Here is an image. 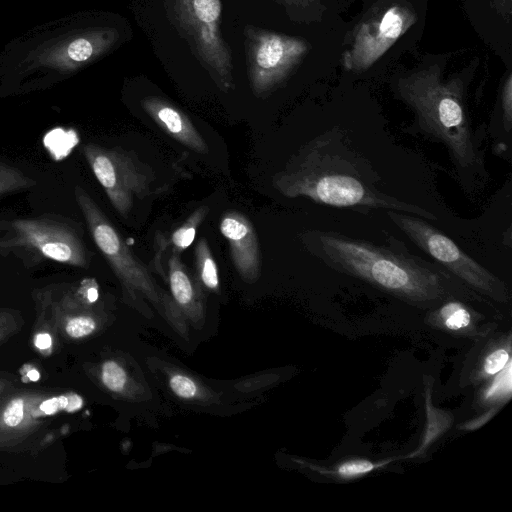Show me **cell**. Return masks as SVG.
<instances>
[{
  "mask_svg": "<svg viewBox=\"0 0 512 512\" xmlns=\"http://www.w3.org/2000/svg\"><path fill=\"white\" fill-rule=\"evenodd\" d=\"M339 145L336 134L309 142L273 177L274 188L288 198L306 197L334 207L381 208L436 219L428 210L380 191L370 166Z\"/></svg>",
  "mask_w": 512,
  "mask_h": 512,
  "instance_id": "cell-1",
  "label": "cell"
},
{
  "mask_svg": "<svg viewBox=\"0 0 512 512\" xmlns=\"http://www.w3.org/2000/svg\"><path fill=\"white\" fill-rule=\"evenodd\" d=\"M302 239L330 267L408 300H437L448 290L446 271L413 256L332 232L310 231Z\"/></svg>",
  "mask_w": 512,
  "mask_h": 512,
  "instance_id": "cell-2",
  "label": "cell"
},
{
  "mask_svg": "<svg viewBox=\"0 0 512 512\" xmlns=\"http://www.w3.org/2000/svg\"><path fill=\"white\" fill-rule=\"evenodd\" d=\"M397 91L415 112L421 131L447 147L460 172L483 171L458 80L443 81L438 66H430L401 77Z\"/></svg>",
  "mask_w": 512,
  "mask_h": 512,
  "instance_id": "cell-3",
  "label": "cell"
},
{
  "mask_svg": "<svg viewBox=\"0 0 512 512\" xmlns=\"http://www.w3.org/2000/svg\"><path fill=\"white\" fill-rule=\"evenodd\" d=\"M0 256L14 257L26 268L48 261L87 269L91 253L81 223L59 214L0 220Z\"/></svg>",
  "mask_w": 512,
  "mask_h": 512,
  "instance_id": "cell-4",
  "label": "cell"
},
{
  "mask_svg": "<svg viewBox=\"0 0 512 512\" xmlns=\"http://www.w3.org/2000/svg\"><path fill=\"white\" fill-rule=\"evenodd\" d=\"M74 197L95 245L120 281L123 291L132 299L146 297L173 318L178 316L179 310L172 298L158 287L148 268L130 249L91 195L82 186L76 185Z\"/></svg>",
  "mask_w": 512,
  "mask_h": 512,
  "instance_id": "cell-5",
  "label": "cell"
},
{
  "mask_svg": "<svg viewBox=\"0 0 512 512\" xmlns=\"http://www.w3.org/2000/svg\"><path fill=\"white\" fill-rule=\"evenodd\" d=\"M172 15L218 88L233 89L231 52L221 32V0H173Z\"/></svg>",
  "mask_w": 512,
  "mask_h": 512,
  "instance_id": "cell-6",
  "label": "cell"
},
{
  "mask_svg": "<svg viewBox=\"0 0 512 512\" xmlns=\"http://www.w3.org/2000/svg\"><path fill=\"white\" fill-rule=\"evenodd\" d=\"M386 213L402 232L447 272L494 299H507L505 284L448 236L418 216L394 210H386Z\"/></svg>",
  "mask_w": 512,
  "mask_h": 512,
  "instance_id": "cell-7",
  "label": "cell"
},
{
  "mask_svg": "<svg viewBox=\"0 0 512 512\" xmlns=\"http://www.w3.org/2000/svg\"><path fill=\"white\" fill-rule=\"evenodd\" d=\"M80 150L111 205L121 216L127 217L136 200L151 194L155 173L133 151L94 143L84 144Z\"/></svg>",
  "mask_w": 512,
  "mask_h": 512,
  "instance_id": "cell-8",
  "label": "cell"
},
{
  "mask_svg": "<svg viewBox=\"0 0 512 512\" xmlns=\"http://www.w3.org/2000/svg\"><path fill=\"white\" fill-rule=\"evenodd\" d=\"M245 35L249 82L258 97L282 83L309 51L300 37L254 27H248Z\"/></svg>",
  "mask_w": 512,
  "mask_h": 512,
  "instance_id": "cell-9",
  "label": "cell"
},
{
  "mask_svg": "<svg viewBox=\"0 0 512 512\" xmlns=\"http://www.w3.org/2000/svg\"><path fill=\"white\" fill-rule=\"evenodd\" d=\"M417 21L407 4L391 2L372 8L353 31L343 53L346 70L361 72L371 67Z\"/></svg>",
  "mask_w": 512,
  "mask_h": 512,
  "instance_id": "cell-10",
  "label": "cell"
},
{
  "mask_svg": "<svg viewBox=\"0 0 512 512\" xmlns=\"http://www.w3.org/2000/svg\"><path fill=\"white\" fill-rule=\"evenodd\" d=\"M220 232L229 246L232 264L243 280L253 283L261 274V252L252 222L241 212L224 213L219 224Z\"/></svg>",
  "mask_w": 512,
  "mask_h": 512,
  "instance_id": "cell-11",
  "label": "cell"
},
{
  "mask_svg": "<svg viewBox=\"0 0 512 512\" xmlns=\"http://www.w3.org/2000/svg\"><path fill=\"white\" fill-rule=\"evenodd\" d=\"M141 105L149 117L170 137L195 152L208 153L204 138L181 109L156 96L145 97Z\"/></svg>",
  "mask_w": 512,
  "mask_h": 512,
  "instance_id": "cell-12",
  "label": "cell"
},
{
  "mask_svg": "<svg viewBox=\"0 0 512 512\" xmlns=\"http://www.w3.org/2000/svg\"><path fill=\"white\" fill-rule=\"evenodd\" d=\"M166 281L178 310L194 323L202 321L204 305L199 280L191 275L176 252L168 257Z\"/></svg>",
  "mask_w": 512,
  "mask_h": 512,
  "instance_id": "cell-13",
  "label": "cell"
},
{
  "mask_svg": "<svg viewBox=\"0 0 512 512\" xmlns=\"http://www.w3.org/2000/svg\"><path fill=\"white\" fill-rule=\"evenodd\" d=\"M209 213V207L202 205L197 208L187 220L175 229L169 237L158 233L154 239V258L153 263L156 272L166 280V272L164 269V255L166 252H176L181 254L193 242L200 224L204 221Z\"/></svg>",
  "mask_w": 512,
  "mask_h": 512,
  "instance_id": "cell-14",
  "label": "cell"
},
{
  "mask_svg": "<svg viewBox=\"0 0 512 512\" xmlns=\"http://www.w3.org/2000/svg\"><path fill=\"white\" fill-rule=\"evenodd\" d=\"M195 265L200 283L208 290L218 292L220 287L218 269L205 238H201L197 242Z\"/></svg>",
  "mask_w": 512,
  "mask_h": 512,
  "instance_id": "cell-15",
  "label": "cell"
},
{
  "mask_svg": "<svg viewBox=\"0 0 512 512\" xmlns=\"http://www.w3.org/2000/svg\"><path fill=\"white\" fill-rule=\"evenodd\" d=\"M37 181L21 169L0 161V197L32 189Z\"/></svg>",
  "mask_w": 512,
  "mask_h": 512,
  "instance_id": "cell-16",
  "label": "cell"
},
{
  "mask_svg": "<svg viewBox=\"0 0 512 512\" xmlns=\"http://www.w3.org/2000/svg\"><path fill=\"white\" fill-rule=\"evenodd\" d=\"M101 381L111 392L121 393L126 388L128 377L125 369L118 362L108 360L102 364Z\"/></svg>",
  "mask_w": 512,
  "mask_h": 512,
  "instance_id": "cell-17",
  "label": "cell"
},
{
  "mask_svg": "<svg viewBox=\"0 0 512 512\" xmlns=\"http://www.w3.org/2000/svg\"><path fill=\"white\" fill-rule=\"evenodd\" d=\"M440 317L446 327L451 330H460L471 322V315L466 307L459 302H449L440 309Z\"/></svg>",
  "mask_w": 512,
  "mask_h": 512,
  "instance_id": "cell-18",
  "label": "cell"
},
{
  "mask_svg": "<svg viewBox=\"0 0 512 512\" xmlns=\"http://www.w3.org/2000/svg\"><path fill=\"white\" fill-rule=\"evenodd\" d=\"M169 387L177 397L184 400L194 399L199 395L197 383L191 377L180 373L171 375Z\"/></svg>",
  "mask_w": 512,
  "mask_h": 512,
  "instance_id": "cell-19",
  "label": "cell"
},
{
  "mask_svg": "<svg viewBox=\"0 0 512 512\" xmlns=\"http://www.w3.org/2000/svg\"><path fill=\"white\" fill-rule=\"evenodd\" d=\"M428 406V429L425 437V445L433 441L440 433L450 426L451 417L442 411L436 410Z\"/></svg>",
  "mask_w": 512,
  "mask_h": 512,
  "instance_id": "cell-20",
  "label": "cell"
},
{
  "mask_svg": "<svg viewBox=\"0 0 512 512\" xmlns=\"http://www.w3.org/2000/svg\"><path fill=\"white\" fill-rule=\"evenodd\" d=\"M96 321L89 315H78L70 318L65 330L70 337L82 338L90 335L96 329Z\"/></svg>",
  "mask_w": 512,
  "mask_h": 512,
  "instance_id": "cell-21",
  "label": "cell"
},
{
  "mask_svg": "<svg viewBox=\"0 0 512 512\" xmlns=\"http://www.w3.org/2000/svg\"><path fill=\"white\" fill-rule=\"evenodd\" d=\"M25 403L23 399H14L10 401L3 410L1 422L5 427L15 428L20 425L24 419Z\"/></svg>",
  "mask_w": 512,
  "mask_h": 512,
  "instance_id": "cell-22",
  "label": "cell"
},
{
  "mask_svg": "<svg viewBox=\"0 0 512 512\" xmlns=\"http://www.w3.org/2000/svg\"><path fill=\"white\" fill-rule=\"evenodd\" d=\"M504 371L494 380L486 392V398H497L511 393V361L504 367Z\"/></svg>",
  "mask_w": 512,
  "mask_h": 512,
  "instance_id": "cell-23",
  "label": "cell"
},
{
  "mask_svg": "<svg viewBox=\"0 0 512 512\" xmlns=\"http://www.w3.org/2000/svg\"><path fill=\"white\" fill-rule=\"evenodd\" d=\"M375 465L368 460H351L341 464L337 473L342 477H355L370 472Z\"/></svg>",
  "mask_w": 512,
  "mask_h": 512,
  "instance_id": "cell-24",
  "label": "cell"
},
{
  "mask_svg": "<svg viewBox=\"0 0 512 512\" xmlns=\"http://www.w3.org/2000/svg\"><path fill=\"white\" fill-rule=\"evenodd\" d=\"M501 102H502V109H503V118H504V124L506 126L507 131H510L511 129V122H512V75L509 74L503 89H502V96H501Z\"/></svg>",
  "mask_w": 512,
  "mask_h": 512,
  "instance_id": "cell-25",
  "label": "cell"
},
{
  "mask_svg": "<svg viewBox=\"0 0 512 512\" xmlns=\"http://www.w3.org/2000/svg\"><path fill=\"white\" fill-rule=\"evenodd\" d=\"M509 360V354L505 349L495 350L486 358L484 370L488 374H496L505 367Z\"/></svg>",
  "mask_w": 512,
  "mask_h": 512,
  "instance_id": "cell-26",
  "label": "cell"
},
{
  "mask_svg": "<svg viewBox=\"0 0 512 512\" xmlns=\"http://www.w3.org/2000/svg\"><path fill=\"white\" fill-rule=\"evenodd\" d=\"M35 345L39 349H47L51 346V337L49 334L42 333L36 336Z\"/></svg>",
  "mask_w": 512,
  "mask_h": 512,
  "instance_id": "cell-27",
  "label": "cell"
},
{
  "mask_svg": "<svg viewBox=\"0 0 512 512\" xmlns=\"http://www.w3.org/2000/svg\"><path fill=\"white\" fill-rule=\"evenodd\" d=\"M285 5L296 7V8H305L313 4L316 0H281Z\"/></svg>",
  "mask_w": 512,
  "mask_h": 512,
  "instance_id": "cell-28",
  "label": "cell"
},
{
  "mask_svg": "<svg viewBox=\"0 0 512 512\" xmlns=\"http://www.w3.org/2000/svg\"><path fill=\"white\" fill-rule=\"evenodd\" d=\"M502 14L510 13L511 0H497Z\"/></svg>",
  "mask_w": 512,
  "mask_h": 512,
  "instance_id": "cell-29",
  "label": "cell"
},
{
  "mask_svg": "<svg viewBox=\"0 0 512 512\" xmlns=\"http://www.w3.org/2000/svg\"><path fill=\"white\" fill-rule=\"evenodd\" d=\"M27 376L28 378L31 380V381H37L39 378H40V374L36 371V370H30L28 373H27Z\"/></svg>",
  "mask_w": 512,
  "mask_h": 512,
  "instance_id": "cell-30",
  "label": "cell"
}]
</instances>
